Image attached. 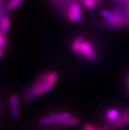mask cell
Instances as JSON below:
<instances>
[{"mask_svg":"<svg viewBox=\"0 0 129 130\" xmlns=\"http://www.w3.org/2000/svg\"><path fill=\"white\" fill-rule=\"evenodd\" d=\"M101 16L103 17V18L107 21V22H111L115 18V15L114 13H111V12L108 11L106 10H103L101 11Z\"/></svg>","mask_w":129,"mask_h":130,"instance_id":"7c38bea8","label":"cell"},{"mask_svg":"<svg viewBox=\"0 0 129 130\" xmlns=\"http://www.w3.org/2000/svg\"><path fill=\"white\" fill-rule=\"evenodd\" d=\"M126 81H127V83L128 85V87H129V75H128L127 77H126Z\"/></svg>","mask_w":129,"mask_h":130,"instance_id":"d6986e66","label":"cell"},{"mask_svg":"<svg viewBox=\"0 0 129 130\" xmlns=\"http://www.w3.org/2000/svg\"><path fill=\"white\" fill-rule=\"evenodd\" d=\"M67 17L70 21L81 22L82 21V12L78 3L73 2L70 5L67 11Z\"/></svg>","mask_w":129,"mask_h":130,"instance_id":"7a4b0ae2","label":"cell"},{"mask_svg":"<svg viewBox=\"0 0 129 130\" xmlns=\"http://www.w3.org/2000/svg\"><path fill=\"white\" fill-rule=\"evenodd\" d=\"M39 123L41 125H51V124H55L56 123V121L54 120L52 118L49 117V116L47 117H44L40 120Z\"/></svg>","mask_w":129,"mask_h":130,"instance_id":"5bb4252c","label":"cell"},{"mask_svg":"<svg viewBox=\"0 0 129 130\" xmlns=\"http://www.w3.org/2000/svg\"><path fill=\"white\" fill-rule=\"evenodd\" d=\"M98 0H82L84 7L88 9H94L98 3Z\"/></svg>","mask_w":129,"mask_h":130,"instance_id":"8fae6325","label":"cell"},{"mask_svg":"<svg viewBox=\"0 0 129 130\" xmlns=\"http://www.w3.org/2000/svg\"><path fill=\"white\" fill-rule=\"evenodd\" d=\"M3 56V51H0V58H2Z\"/></svg>","mask_w":129,"mask_h":130,"instance_id":"44dd1931","label":"cell"},{"mask_svg":"<svg viewBox=\"0 0 129 130\" xmlns=\"http://www.w3.org/2000/svg\"><path fill=\"white\" fill-rule=\"evenodd\" d=\"M23 2V0H10L7 4V9L9 11H13L15 9L17 8L19 6H20Z\"/></svg>","mask_w":129,"mask_h":130,"instance_id":"30bf717a","label":"cell"},{"mask_svg":"<svg viewBox=\"0 0 129 130\" xmlns=\"http://www.w3.org/2000/svg\"><path fill=\"white\" fill-rule=\"evenodd\" d=\"M11 25V19L9 17H3L0 21V33L5 36L7 33Z\"/></svg>","mask_w":129,"mask_h":130,"instance_id":"52a82bcc","label":"cell"},{"mask_svg":"<svg viewBox=\"0 0 129 130\" xmlns=\"http://www.w3.org/2000/svg\"><path fill=\"white\" fill-rule=\"evenodd\" d=\"M48 116L52 118L56 123H59L61 121L65 119L74 117V114L70 112H51L49 113Z\"/></svg>","mask_w":129,"mask_h":130,"instance_id":"8992f818","label":"cell"},{"mask_svg":"<svg viewBox=\"0 0 129 130\" xmlns=\"http://www.w3.org/2000/svg\"><path fill=\"white\" fill-rule=\"evenodd\" d=\"M98 1H100V0H98Z\"/></svg>","mask_w":129,"mask_h":130,"instance_id":"cb8c5ba5","label":"cell"},{"mask_svg":"<svg viewBox=\"0 0 129 130\" xmlns=\"http://www.w3.org/2000/svg\"><path fill=\"white\" fill-rule=\"evenodd\" d=\"M113 1H115V2H123L124 0H113Z\"/></svg>","mask_w":129,"mask_h":130,"instance_id":"ffe728a7","label":"cell"},{"mask_svg":"<svg viewBox=\"0 0 129 130\" xmlns=\"http://www.w3.org/2000/svg\"><path fill=\"white\" fill-rule=\"evenodd\" d=\"M80 123V121L78 118H75V116L74 117L69 118L65 119V120H63L62 121H61L59 122V124L61 125H63V126H71V125H77L78 124H79Z\"/></svg>","mask_w":129,"mask_h":130,"instance_id":"ba28073f","label":"cell"},{"mask_svg":"<svg viewBox=\"0 0 129 130\" xmlns=\"http://www.w3.org/2000/svg\"><path fill=\"white\" fill-rule=\"evenodd\" d=\"M84 130H93V126L89 124H86L84 127Z\"/></svg>","mask_w":129,"mask_h":130,"instance_id":"2e32d148","label":"cell"},{"mask_svg":"<svg viewBox=\"0 0 129 130\" xmlns=\"http://www.w3.org/2000/svg\"><path fill=\"white\" fill-rule=\"evenodd\" d=\"M79 54L90 61H95L96 60V54L94 48L90 42L86 40H84L82 43Z\"/></svg>","mask_w":129,"mask_h":130,"instance_id":"6da1fadb","label":"cell"},{"mask_svg":"<svg viewBox=\"0 0 129 130\" xmlns=\"http://www.w3.org/2000/svg\"><path fill=\"white\" fill-rule=\"evenodd\" d=\"M126 21H129V3L127 5V17H126Z\"/></svg>","mask_w":129,"mask_h":130,"instance_id":"e0dca14e","label":"cell"},{"mask_svg":"<svg viewBox=\"0 0 129 130\" xmlns=\"http://www.w3.org/2000/svg\"><path fill=\"white\" fill-rule=\"evenodd\" d=\"M7 40L4 38V35L0 33V46L3 47L7 44Z\"/></svg>","mask_w":129,"mask_h":130,"instance_id":"9a60e30c","label":"cell"},{"mask_svg":"<svg viewBox=\"0 0 129 130\" xmlns=\"http://www.w3.org/2000/svg\"><path fill=\"white\" fill-rule=\"evenodd\" d=\"M59 78V73L56 71H48L47 81L49 83H56L57 80Z\"/></svg>","mask_w":129,"mask_h":130,"instance_id":"4fadbf2b","label":"cell"},{"mask_svg":"<svg viewBox=\"0 0 129 130\" xmlns=\"http://www.w3.org/2000/svg\"><path fill=\"white\" fill-rule=\"evenodd\" d=\"M0 51H3V47L0 46Z\"/></svg>","mask_w":129,"mask_h":130,"instance_id":"7402d4cb","label":"cell"},{"mask_svg":"<svg viewBox=\"0 0 129 130\" xmlns=\"http://www.w3.org/2000/svg\"><path fill=\"white\" fill-rule=\"evenodd\" d=\"M120 116V113L118 110L115 108H111L108 110L105 114V119L108 123L113 125L115 122L118 120Z\"/></svg>","mask_w":129,"mask_h":130,"instance_id":"5b68a950","label":"cell"},{"mask_svg":"<svg viewBox=\"0 0 129 130\" xmlns=\"http://www.w3.org/2000/svg\"><path fill=\"white\" fill-rule=\"evenodd\" d=\"M10 106H11V110L13 116L15 118H18L19 117V99L16 94H12L10 96Z\"/></svg>","mask_w":129,"mask_h":130,"instance_id":"277c9868","label":"cell"},{"mask_svg":"<svg viewBox=\"0 0 129 130\" xmlns=\"http://www.w3.org/2000/svg\"><path fill=\"white\" fill-rule=\"evenodd\" d=\"M127 124H129V110H124L122 114H120L119 118L112 126L115 129L121 128Z\"/></svg>","mask_w":129,"mask_h":130,"instance_id":"3957f363","label":"cell"},{"mask_svg":"<svg viewBox=\"0 0 129 130\" xmlns=\"http://www.w3.org/2000/svg\"><path fill=\"white\" fill-rule=\"evenodd\" d=\"M98 130H112L111 129L108 128V127H100V128L98 129Z\"/></svg>","mask_w":129,"mask_h":130,"instance_id":"ac0fdd59","label":"cell"},{"mask_svg":"<svg viewBox=\"0 0 129 130\" xmlns=\"http://www.w3.org/2000/svg\"><path fill=\"white\" fill-rule=\"evenodd\" d=\"M84 41V38L82 36H78L75 41L73 42L72 44V50L74 52L77 53L79 54V51H80V47H81V45H82V43Z\"/></svg>","mask_w":129,"mask_h":130,"instance_id":"9c48e42d","label":"cell"},{"mask_svg":"<svg viewBox=\"0 0 129 130\" xmlns=\"http://www.w3.org/2000/svg\"><path fill=\"white\" fill-rule=\"evenodd\" d=\"M1 2H2V0H0V3H1Z\"/></svg>","mask_w":129,"mask_h":130,"instance_id":"603a6c76","label":"cell"}]
</instances>
